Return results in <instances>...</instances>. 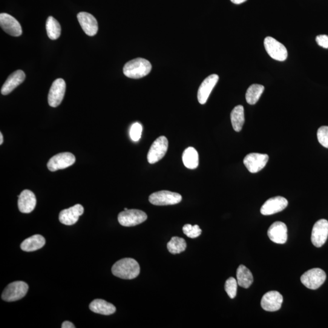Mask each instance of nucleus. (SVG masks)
<instances>
[{"instance_id": "obj_1", "label": "nucleus", "mask_w": 328, "mask_h": 328, "mask_svg": "<svg viewBox=\"0 0 328 328\" xmlns=\"http://www.w3.org/2000/svg\"><path fill=\"white\" fill-rule=\"evenodd\" d=\"M111 271L117 277L125 280H132L139 275L140 266L134 259L123 258L114 264Z\"/></svg>"}, {"instance_id": "obj_2", "label": "nucleus", "mask_w": 328, "mask_h": 328, "mask_svg": "<svg viewBox=\"0 0 328 328\" xmlns=\"http://www.w3.org/2000/svg\"><path fill=\"white\" fill-rule=\"evenodd\" d=\"M152 66L147 60L137 58L126 63L123 72L126 77L131 79H140L150 73Z\"/></svg>"}, {"instance_id": "obj_3", "label": "nucleus", "mask_w": 328, "mask_h": 328, "mask_svg": "<svg viewBox=\"0 0 328 328\" xmlns=\"http://www.w3.org/2000/svg\"><path fill=\"white\" fill-rule=\"evenodd\" d=\"M326 279V273L320 268L307 270L301 275V282L307 288L315 290L324 283Z\"/></svg>"}, {"instance_id": "obj_4", "label": "nucleus", "mask_w": 328, "mask_h": 328, "mask_svg": "<svg viewBox=\"0 0 328 328\" xmlns=\"http://www.w3.org/2000/svg\"><path fill=\"white\" fill-rule=\"evenodd\" d=\"M29 286L24 281H14L10 283L2 293L3 300L8 301H16L24 298L28 292Z\"/></svg>"}, {"instance_id": "obj_5", "label": "nucleus", "mask_w": 328, "mask_h": 328, "mask_svg": "<svg viewBox=\"0 0 328 328\" xmlns=\"http://www.w3.org/2000/svg\"><path fill=\"white\" fill-rule=\"evenodd\" d=\"M147 215L144 212L137 209H130L120 212L118 215V221L120 225L133 227L144 222Z\"/></svg>"}, {"instance_id": "obj_6", "label": "nucleus", "mask_w": 328, "mask_h": 328, "mask_svg": "<svg viewBox=\"0 0 328 328\" xmlns=\"http://www.w3.org/2000/svg\"><path fill=\"white\" fill-rule=\"evenodd\" d=\"M182 196L178 193L162 191L153 193L149 197V201L155 206L175 205L181 203Z\"/></svg>"}, {"instance_id": "obj_7", "label": "nucleus", "mask_w": 328, "mask_h": 328, "mask_svg": "<svg viewBox=\"0 0 328 328\" xmlns=\"http://www.w3.org/2000/svg\"><path fill=\"white\" fill-rule=\"evenodd\" d=\"M264 48L272 59L283 62L287 58V49L280 42L272 37H267L264 41Z\"/></svg>"}, {"instance_id": "obj_8", "label": "nucleus", "mask_w": 328, "mask_h": 328, "mask_svg": "<svg viewBox=\"0 0 328 328\" xmlns=\"http://www.w3.org/2000/svg\"><path fill=\"white\" fill-rule=\"evenodd\" d=\"M169 147V142L166 137L162 136L154 141L149 149L147 155L148 162L153 164L158 162L165 156Z\"/></svg>"}, {"instance_id": "obj_9", "label": "nucleus", "mask_w": 328, "mask_h": 328, "mask_svg": "<svg viewBox=\"0 0 328 328\" xmlns=\"http://www.w3.org/2000/svg\"><path fill=\"white\" fill-rule=\"evenodd\" d=\"M268 160L269 156L266 154L252 152L244 157L243 162L249 172L256 174L264 168Z\"/></svg>"}, {"instance_id": "obj_10", "label": "nucleus", "mask_w": 328, "mask_h": 328, "mask_svg": "<svg viewBox=\"0 0 328 328\" xmlns=\"http://www.w3.org/2000/svg\"><path fill=\"white\" fill-rule=\"evenodd\" d=\"M76 162V157L71 152H62L51 157L48 163V168L51 172L69 168Z\"/></svg>"}, {"instance_id": "obj_11", "label": "nucleus", "mask_w": 328, "mask_h": 328, "mask_svg": "<svg viewBox=\"0 0 328 328\" xmlns=\"http://www.w3.org/2000/svg\"><path fill=\"white\" fill-rule=\"evenodd\" d=\"M66 91V83L62 79L53 82L48 94V103L52 107H57L62 103Z\"/></svg>"}, {"instance_id": "obj_12", "label": "nucleus", "mask_w": 328, "mask_h": 328, "mask_svg": "<svg viewBox=\"0 0 328 328\" xmlns=\"http://www.w3.org/2000/svg\"><path fill=\"white\" fill-rule=\"evenodd\" d=\"M328 237V221L324 219L316 221L313 227L311 241L313 246L321 247Z\"/></svg>"}, {"instance_id": "obj_13", "label": "nucleus", "mask_w": 328, "mask_h": 328, "mask_svg": "<svg viewBox=\"0 0 328 328\" xmlns=\"http://www.w3.org/2000/svg\"><path fill=\"white\" fill-rule=\"evenodd\" d=\"M283 298L278 291H269L262 297L261 306L262 308L268 312L277 311L281 308Z\"/></svg>"}, {"instance_id": "obj_14", "label": "nucleus", "mask_w": 328, "mask_h": 328, "mask_svg": "<svg viewBox=\"0 0 328 328\" xmlns=\"http://www.w3.org/2000/svg\"><path fill=\"white\" fill-rule=\"evenodd\" d=\"M288 205V201L282 197L270 198L261 207L260 212L263 215H271L283 211Z\"/></svg>"}, {"instance_id": "obj_15", "label": "nucleus", "mask_w": 328, "mask_h": 328, "mask_svg": "<svg viewBox=\"0 0 328 328\" xmlns=\"http://www.w3.org/2000/svg\"><path fill=\"white\" fill-rule=\"evenodd\" d=\"M0 25L6 33L14 37H19L22 34V28L19 22L10 14H0Z\"/></svg>"}, {"instance_id": "obj_16", "label": "nucleus", "mask_w": 328, "mask_h": 328, "mask_svg": "<svg viewBox=\"0 0 328 328\" xmlns=\"http://www.w3.org/2000/svg\"><path fill=\"white\" fill-rule=\"evenodd\" d=\"M83 212L84 209L80 204H76L70 208L63 210L59 214L60 222L67 226L73 225L78 221Z\"/></svg>"}, {"instance_id": "obj_17", "label": "nucleus", "mask_w": 328, "mask_h": 328, "mask_svg": "<svg viewBox=\"0 0 328 328\" xmlns=\"http://www.w3.org/2000/svg\"><path fill=\"white\" fill-rule=\"evenodd\" d=\"M218 80L217 74H212L201 83L198 92V100L201 104L204 105L207 102Z\"/></svg>"}, {"instance_id": "obj_18", "label": "nucleus", "mask_w": 328, "mask_h": 328, "mask_svg": "<svg viewBox=\"0 0 328 328\" xmlns=\"http://www.w3.org/2000/svg\"><path fill=\"white\" fill-rule=\"evenodd\" d=\"M267 235L270 240L277 244H284L287 240V228L285 224L277 221L270 226Z\"/></svg>"}, {"instance_id": "obj_19", "label": "nucleus", "mask_w": 328, "mask_h": 328, "mask_svg": "<svg viewBox=\"0 0 328 328\" xmlns=\"http://www.w3.org/2000/svg\"><path fill=\"white\" fill-rule=\"evenodd\" d=\"M77 19L86 35L93 37L98 31V24L96 18L91 14L82 12L77 14Z\"/></svg>"}, {"instance_id": "obj_20", "label": "nucleus", "mask_w": 328, "mask_h": 328, "mask_svg": "<svg viewBox=\"0 0 328 328\" xmlns=\"http://www.w3.org/2000/svg\"><path fill=\"white\" fill-rule=\"evenodd\" d=\"M18 206L19 211L24 214H30L35 209L37 199L33 192L25 190L19 196Z\"/></svg>"}, {"instance_id": "obj_21", "label": "nucleus", "mask_w": 328, "mask_h": 328, "mask_svg": "<svg viewBox=\"0 0 328 328\" xmlns=\"http://www.w3.org/2000/svg\"><path fill=\"white\" fill-rule=\"evenodd\" d=\"M25 77L26 76L24 71L17 70L14 72V73L10 75L7 81L3 85L1 93L5 95V96L10 94L14 89L24 82Z\"/></svg>"}, {"instance_id": "obj_22", "label": "nucleus", "mask_w": 328, "mask_h": 328, "mask_svg": "<svg viewBox=\"0 0 328 328\" xmlns=\"http://www.w3.org/2000/svg\"><path fill=\"white\" fill-rule=\"evenodd\" d=\"M89 307L91 311L105 315L113 314L116 310V307L113 304L109 303L102 299L93 300Z\"/></svg>"}, {"instance_id": "obj_23", "label": "nucleus", "mask_w": 328, "mask_h": 328, "mask_svg": "<svg viewBox=\"0 0 328 328\" xmlns=\"http://www.w3.org/2000/svg\"><path fill=\"white\" fill-rule=\"evenodd\" d=\"M45 243V239L43 236L35 235L23 241L21 249L25 252H34L42 248Z\"/></svg>"}, {"instance_id": "obj_24", "label": "nucleus", "mask_w": 328, "mask_h": 328, "mask_svg": "<svg viewBox=\"0 0 328 328\" xmlns=\"http://www.w3.org/2000/svg\"><path fill=\"white\" fill-rule=\"evenodd\" d=\"M183 162L186 168L197 169L199 165V155L194 147L186 148L183 153Z\"/></svg>"}, {"instance_id": "obj_25", "label": "nucleus", "mask_w": 328, "mask_h": 328, "mask_svg": "<svg viewBox=\"0 0 328 328\" xmlns=\"http://www.w3.org/2000/svg\"><path fill=\"white\" fill-rule=\"evenodd\" d=\"M237 279L238 285L245 289L249 288L254 281L252 272L244 265L238 267Z\"/></svg>"}, {"instance_id": "obj_26", "label": "nucleus", "mask_w": 328, "mask_h": 328, "mask_svg": "<svg viewBox=\"0 0 328 328\" xmlns=\"http://www.w3.org/2000/svg\"><path fill=\"white\" fill-rule=\"evenodd\" d=\"M231 119L234 130L240 132L242 129L244 121H245L244 107L242 105L235 106L233 109L231 114Z\"/></svg>"}, {"instance_id": "obj_27", "label": "nucleus", "mask_w": 328, "mask_h": 328, "mask_svg": "<svg viewBox=\"0 0 328 328\" xmlns=\"http://www.w3.org/2000/svg\"><path fill=\"white\" fill-rule=\"evenodd\" d=\"M264 90V86L258 84L250 85L247 89L246 99L250 105H255L260 99Z\"/></svg>"}, {"instance_id": "obj_28", "label": "nucleus", "mask_w": 328, "mask_h": 328, "mask_svg": "<svg viewBox=\"0 0 328 328\" xmlns=\"http://www.w3.org/2000/svg\"><path fill=\"white\" fill-rule=\"evenodd\" d=\"M46 29L49 38L51 40H57L61 35V27L58 21L53 17H48L46 24Z\"/></svg>"}, {"instance_id": "obj_29", "label": "nucleus", "mask_w": 328, "mask_h": 328, "mask_svg": "<svg viewBox=\"0 0 328 328\" xmlns=\"http://www.w3.org/2000/svg\"><path fill=\"white\" fill-rule=\"evenodd\" d=\"M187 243L184 238L178 237H172L168 243V249L172 254H179L185 251Z\"/></svg>"}, {"instance_id": "obj_30", "label": "nucleus", "mask_w": 328, "mask_h": 328, "mask_svg": "<svg viewBox=\"0 0 328 328\" xmlns=\"http://www.w3.org/2000/svg\"><path fill=\"white\" fill-rule=\"evenodd\" d=\"M238 284L237 280L234 277H230L226 280L224 288L230 298H234L237 295Z\"/></svg>"}, {"instance_id": "obj_31", "label": "nucleus", "mask_w": 328, "mask_h": 328, "mask_svg": "<svg viewBox=\"0 0 328 328\" xmlns=\"http://www.w3.org/2000/svg\"><path fill=\"white\" fill-rule=\"evenodd\" d=\"M183 231L184 234L190 238H197L199 237V236L201 235V233H202V231H201L199 226H192L191 224H186V225L183 227Z\"/></svg>"}, {"instance_id": "obj_32", "label": "nucleus", "mask_w": 328, "mask_h": 328, "mask_svg": "<svg viewBox=\"0 0 328 328\" xmlns=\"http://www.w3.org/2000/svg\"><path fill=\"white\" fill-rule=\"evenodd\" d=\"M319 143L324 147L328 148V126H323L319 128L317 131Z\"/></svg>"}, {"instance_id": "obj_33", "label": "nucleus", "mask_w": 328, "mask_h": 328, "mask_svg": "<svg viewBox=\"0 0 328 328\" xmlns=\"http://www.w3.org/2000/svg\"><path fill=\"white\" fill-rule=\"evenodd\" d=\"M142 126L139 123H134L131 126L130 131H129V135L132 140L137 142L140 139L141 135H142Z\"/></svg>"}, {"instance_id": "obj_34", "label": "nucleus", "mask_w": 328, "mask_h": 328, "mask_svg": "<svg viewBox=\"0 0 328 328\" xmlns=\"http://www.w3.org/2000/svg\"><path fill=\"white\" fill-rule=\"evenodd\" d=\"M316 42L320 47L328 49V36L326 35H320L316 37Z\"/></svg>"}, {"instance_id": "obj_35", "label": "nucleus", "mask_w": 328, "mask_h": 328, "mask_svg": "<svg viewBox=\"0 0 328 328\" xmlns=\"http://www.w3.org/2000/svg\"><path fill=\"white\" fill-rule=\"evenodd\" d=\"M62 328H75L76 326H74L73 323H72L71 322L68 321H65L63 322L62 325Z\"/></svg>"}, {"instance_id": "obj_36", "label": "nucleus", "mask_w": 328, "mask_h": 328, "mask_svg": "<svg viewBox=\"0 0 328 328\" xmlns=\"http://www.w3.org/2000/svg\"><path fill=\"white\" fill-rule=\"evenodd\" d=\"M233 4L236 5H240L247 1V0H231Z\"/></svg>"}, {"instance_id": "obj_37", "label": "nucleus", "mask_w": 328, "mask_h": 328, "mask_svg": "<svg viewBox=\"0 0 328 328\" xmlns=\"http://www.w3.org/2000/svg\"><path fill=\"white\" fill-rule=\"evenodd\" d=\"M3 142H4V136H3L2 133H0V144H2Z\"/></svg>"}, {"instance_id": "obj_38", "label": "nucleus", "mask_w": 328, "mask_h": 328, "mask_svg": "<svg viewBox=\"0 0 328 328\" xmlns=\"http://www.w3.org/2000/svg\"><path fill=\"white\" fill-rule=\"evenodd\" d=\"M128 209L125 208L124 211H127Z\"/></svg>"}]
</instances>
